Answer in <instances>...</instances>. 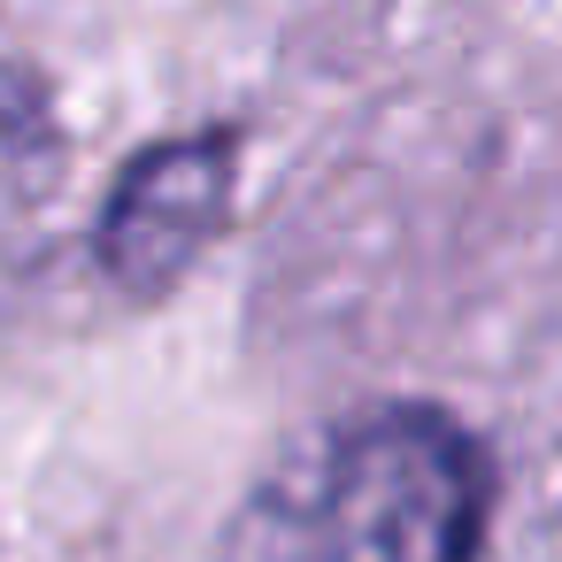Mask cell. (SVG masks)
Segmentation results:
<instances>
[{
    "instance_id": "obj_2",
    "label": "cell",
    "mask_w": 562,
    "mask_h": 562,
    "mask_svg": "<svg viewBox=\"0 0 562 562\" xmlns=\"http://www.w3.org/2000/svg\"><path fill=\"white\" fill-rule=\"evenodd\" d=\"M232 162H239L232 132H193V139L139 155L101 216V270L124 293L178 285L232 209Z\"/></svg>"
},
{
    "instance_id": "obj_1",
    "label": "cell",
    "mask_w": 562,
    "mask_h": 562,
    "mask_svg": "<svg viewBox=\"0 0 562 562\" xmlns=\"http://www.w3.org/2000/svg\"><path fill=\"white\" fill-rule=\"evenodd\" d=\"M477 524V439L439 408H378L255 501L232 562H470Z\"/></svg>"
},
{
    "instance_id": "obj_3",
    "label": "cell",
    "mask_w": 562,
    "mask_h": 562,
    "mask_svg": "<svg viewBox=\"0 0 562 562\" xmlns=\"http://www.w3.org/2000/svg\"><path fill=\"white\" fill-rule=\"evenodd\" d=\"M55 170V139H47V116L24 86L0 78V216L24 209L40 193V178Z\"/></svg>"
}]
</instances>
